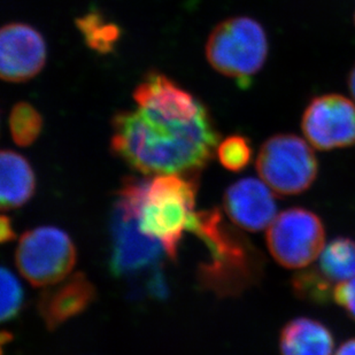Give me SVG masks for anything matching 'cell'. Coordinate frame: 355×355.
<instances>
[{"mask_svg": "<svg viewBox=\"0 0 355 355\" xmlns=\"http://www.w3.org/2000/svg\"><path fill=\"white\" fill-rule=\"evenodd\" d=\"M112 125L113 153L145 175L198 173L214 157L220 138L208 112L183 120L137 107L115 115Z\"/></svg>", "mask_w": 355, "mask_h": 355, "instance_id": "1", "label": "cell"}, {"mask_svg": "<svg viewBox=\"0 0 355 355\" xmlns=\"http://www.w3.org/2000/svg\"><path fill=\"white\" fill-rule=\"evenodd\" d=\"M189 232L208 250L207 261L197 269L202 290L220 298L237 297L260 282L265 272L263 255L218 208L196 211Z\"/></svg>", "mask_w": 355, "mask_h": 355, "instance_id": "2", "label": "cell"}, {"mask_svg": "<svg viewBox=\"0 0 355 355\" xmlns=\"http://www.w3.org/2000/svg\"><path fill=\"white\" fill-rule=\"evenodd\" d=\"M134 199L141 232L161 243L175 261L182 237L195 215L198 181L188 175H157L151 180L128 178L123 182Z\"/></svg>", "mask_w": 355, "mask_h": 355, "instance_id": "3", "label": "cell"}, {"mask_svg": "<svg viewBox=\"0 0 355 355\" xmlns=\"http://www.w3.org/2000/svg\"><path fill=\"white\" fill-rule=\"evenodd\" d=\"M166 255L161 243L141 232L134 200L120 189L112 211V275L143 282L148 295L164 298L167 288L161 267Z\"/></svg>", "mask_w": 355, "mask_h": 355, "instance_id": "4", "label": "cell"}, {"mask_svg": "<svg viewBox=\"0 0 355 355\" xmlns=\"http://www.w3.org/2000/svg\"><path fill=\"white\" fill-rule=\"evenodd\" d=\"M268 37L258 21L230 17L215 27L206 44L208 62L220 74L248 82L265 66Z\"/></svg>", "mask_w": 355, "mask_h": 355, "instance_id": "5", "label": "cell"}, {"mask_svg": "<svg viewBox=\"0 0 355 355\" xmlns=\"http://www.w3.org/2000/svg\"><path fill=\"white\" fill-rule=\"evenodd\" d=\"M257 171L276 195H300L314 184L318 160L312 145L304 138L295 134H277L262 144Z\"/></svg>", "mask_w": 355, "mask_h": 355, "instance_id": "6", "label": "cell"}, {"mask_svg": "<svg viewBox=\"0 0 355 355\" xmlns=\"http://www.w3.org/2000/svg\"><path fill=\"white\" fill-rule=\"evenodd\" d=\"M76 260V246L67 232L57 227H40L24 232L15 251L19 272L35 288L64 281Z\"/></svg>", "mask_w": 355, "mask_h": 355, "instance_id": "7", "label": "cell"}, {"mask_svg": "<svg viewBox=\"0 0 355 355\" xmlns=\"http://www.w3.org/2000/svg\"><path fill=\"white\" fill-rule=\"evenodd\" d=\"M269 252L282 267H309L325 248L321 218L306 208H290L276 216L267 232Z\"/></svg>", "mask_w": 355, "mask_h": 355, "instance_id": "8", "label": "cell"}, {"mask_svg": "<svg viewBox=\"0 0 355 355\" xmlns=\"http://www.w3.org/2000/svg\"><path fill=\"white\" fill-rule=\"evenodd\" d=\"M306 141L320 151L355 144V101L339 94L313 98L302 118Z\"/></svg>", "mask_w": 355, "mask_h": 355, "instance_id": "9", "label": "cell"}, {"mask_svg": "<svg viewBox=\"0 0 355 355\" xmlns=\"http://www.w3.org/2000/svg\"><path fill=\"white\" fill-rule=\"evenodd\" d=\"M46 43L36 29L10 24L0 31V76L21 83L40 74L46 64Z\"/></svg>", "mask_w": 355, "mask_h": 355, "instance_id": "10", "label": "cell"}, {"mask_svg": "<svg viewBox=\"0 0 355 355\" xmlns=\"http://www.w3.org/2000/svg\"><path fill=\"white\" fill-rule=\"evenodd\" d=\"M228 218L238 228L261 232L276 218V202L272 189L257 178H241L230 185L223 197Z\"/></svg>", "mask_w": 355, "mask_h": 355, "instance_id": "11", "label": "cell"}, {"mask_svg": "<svg viewBox=\"0 0 355 355\" xmlns=\"http://www.w3.org/2000/svg\"><path fill=\"white\" fill-rule=\"evenodd\" d=\"M97 297L94 283L84 272H75L40 293L38 313L49 330H55L80 315Z\"/></svg>", "mask_w": 355, "mask_h": 355, "instance_id": "12", "label": "cell"}, {"mask_svg": "<svg viewBox=\"0 0 355 355\" xmlns=\"http://www.w3.org/2000/svg\"><path fill=\"white\" fill-rule=\"evenodd\" d=\"M137 107L167 118L193 120L207 110L190 92L160 73H151L138 84L134 92Z\"/></svg>", "mask_w": 355, "mask_h": 355, "instance_id": "13", "label": "cell"}, {"mask_svg": "<svg viewBox=\"0 0 355 355\" xmlns=\"http://www.w3.org/2000/svg\"><path fill=\"white\" fill-rule=\"evenodd\" d=\"M36 192V176L27 159L12 150L0 153V206L10 211L27 204Z\"/></svg>", "mask_w": 355, "mask_h": 355, "instance_id": "14", "label": "cell"}, {"mask_svg": "<svg viewBox=\"0 0 355 355\" xmlns=\"http://www.w3.org/2000/svg\"><path fill=\"white\" fill-rule=\"evenodd\" d=\"M335 340L323 323L297 318L283 327L279 336L281 355H332Z\"/></svg>", "mask_w": 355, "mask_h": 355, "instance_id": "15", "label": "cell"}, {"mask_svg": "<svg viewBox=\"0 0 355 355\" xmlns=\"http://www.w3.org/2000/svg\"><path fill=\"white\" fill-rule=\"evenodd\" d=\"M318 268L332 282L349 281L355 276V241L338 237L325 246Z\"/></svg>", "mask_w": 355, "mask_h": 355, "instance_id": "16", "label": "cell"}, {"mask_svg": "<svg viewBox=\"0 0 355 355\" xmlns=\"http://www.w3.org/2000/svg\"><path fill=\"white\" fill-rule=\"evenodd\" d=\"M332 283L318 267H306L291 279L292 288L299 299L320 306L327 305L334 299Z\"/></svg>", "mask_w": 355, "mask_h": 355, "instance_id": "17", "label": "cell"}, {"mask_svg": "<svg viewBox=\"0 0 355 355\" xmlns=\"http://www.w3.org/2000/svg\"><path fill=\"white\" fill-rule=\"evenodd\" d=\"M76 26L83 35L85 43L98 53H111L120 40V28L106 22L96 12L85 14L76 20Z\"/></svg>", "mask_w": 355, "mask_h": 355, "instance_id": "18", "label": "cell"}, {"mask_svg": "<svg viewBox=\"0 0 355 355\" xmlns=\"http://www.w3.org/2000/svg\"><path fill=\"white\" fill-rule=\"evenodd\" d=\"M43 129V118L33 105L21 101L10 112V131L14 143L21 148L34 144Z\"/></svg>", "mask_w": 355, "mask_h": 355, "instance_id": "19", "label": "cell"}, {"mask_svg": "<svg viewBox=\"0 0 355 355\" xmlns=\"http://www.w3.org/2000/svg\"><path fill=\"white\" fill-rule=\"evenodd\" d=\"M216 155L225 169L239 173L251 162L253 150L248 137L232 135L218 144Z\"/></svg>", "mask_w": 355, "mask_h": 355, "instance_id": "20", "label": "cell"}, {"mask_svg": "<svg viewBox=\"0 0 355 355\" xmlns=\"http://www.w3.org/2000/svg\"><path fill=\"white\" fill-rule=\"evenodd\" d=\"M1 321H12L24 307V292L20 281L6 267L1 268Z\"/></svg>", "mask_w": 355, "mask_h": 355, "instance_id": "21", "label": "cell"}, {"mask_svg": "<svg viewBox=\"0 0 355 355\" xmlns=\"http://www.w3.org/2000/svg\"><path fill=\"white\" fill-rule=\"evenodd\" d=\"M334 300L355 321V276L349 281L336 285Z\"/></svg>", "mask_w": 355, "mask_h": 355, "instance_id": "22", "label": "cell"}, {"mask_svg": "<svg viewBox=\"0 0 355 355\" xmlns=\"http://www.w3.org/2000/svg\"><path fill=\"white\" fill-rule=\"evenodd\" d=\"M15 237H17V235H15V232H14L13 227H12L10 218L3 215L1 220H0V241H1V243H7V241H14Z\"/></svg>", "mask_w": 355, "mask_h": 355, "instance_id": "23", "label": "cell"}, {"mask_svg": "<svg viewBox=\"0 0 355 355\" xmlns=\"http://www.w3.org/2000/svg\"><path fill=\"white\" fill-rule=\"evenodd\" d=\"M335 355H355V338L343 343Z\"/></svg>", "mask_w": 355, "mask_h": 355, "instance_id": "24", "label": "cell"}, {"mask_svg": "<svg viewBox=\"0 0 355 355\" xmlns=\"http://www.w3.org/2000/svg\"><path fill=\"white\" fill-rule=\"evenodd\" d=\"M347 87H349V94L355 101V64L351 68L347 76Z\"/></svg>", "mask_w": 355, "mask_h": 355, "instance_id": "25", "label": "cell"}, {"mask_svg": "<svg viewBox=\"0 0 355 355\" xmlns=\"http://www.w3.org/2000/svg\"><path fill=\"white\" fill-rule=\"evenodd\" d=\"M353 21H354V26H355V10H354V15H353Z\"/></svg>", "mask_w": 355, "mask_h": 355, "instance_id": "26", "label": "cell"}]
</instances>
